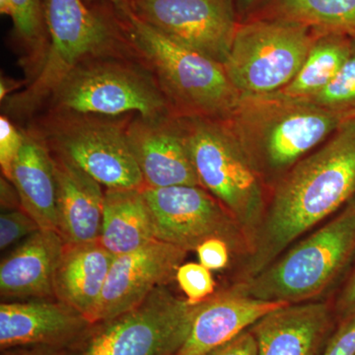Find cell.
I'll return each instance as SVG.
<instances>
[{
  "label": "cell",
  "mask_w": 355,
  "mask_h": 355,
  "mask_svg": "<svg viewBox=\"0 0 355 355\" xmlns=\"http://www.w3.org/2000/svg\"><path fill=\"white\" fill-rule=\"evenodd\" d=\"M242 277H253L355 196V116L273 186Z\"/></svg>",
  "instance_id": "6da1fadb"
},
{
  "label": "cell",
  "mask_w": 355,
  "mask_h": 355,
  "mask_svg": "<svg viewBox=\"0 0 355 355\" xmlns=\"http://www.w3.org/2000/svg\"><path fill=\"white\" fill-rule=\"evenodd\" d=\"M349 120L282 93L241 95L225 123L266 188L321 146Z\"/></svg>",
  "instance_id": "7a4b0ae2"
},
{
  "label": "cell",
  "mask_w": 355,
  "mask_h": 355,
  "mask_svg": "<svg viewBox=\"0 0 355 355\" xmlns=\"http://www.w3.org/2000/svg\"><path fill=\"white\" fill-rule=\"evenodd\" d=\"M112 11L130 51L150 70L177 116L228 120L241 94L223 64L165 36L128 7Z\"/></svg>",
  "instance_id": "3957f363"
},
{
  "label": "cell",
  "mask_w": 355,
  "mask_h": 355,
  "mask_svg": "<svg viewBox=\"0 0 355 355\" xmlns=\"http://www.w3.org/2000/svg\"><path fill=\"white\" fill-rule=\"evenodd\" d=\"M355 260V196L338 214L272 263L232 287L243 295L288 304L320 300Z\"/></svg>",
  "instance_id": "277c9868"
},
{
  "label": "cell",
  "mask_w": 355,
  "mask_h": 355,
  "mask_svg": "<svg viewBox=\"0 0 355 355\" xmlns=\"http://www.w3.org/2000/svg\"><path fill=\"white\" fill-rule=\"evenodd\" d=\"M44 8L49 44L41 65L28 86L4 101L6 113L17 118L43 106L79 64L130 49L112 10H94L84 0H44Z\"/></svg>",
  "instance_id": "5b68a950"
},
{
  "label": "cell",
  "mask_w": 355,
  "mask_h": 355,
  "mask_svg": "<svg viewBox=\"0 0 355 355\" xmlns=\"http://www.w3.org/2000/svg\"><path fill=\"white\" fill-rule=\"evenodd\" d=\"M179 118L200 186L239 224L251 252L268 205L265 183L225 121Z\"/></svg>",
  "instance_id": "8992f818"
},
{
  "label": "cell",
  "mask_w": 355,
  "mask_h": 355,
  "mask_svg": "<svg viewBox=\"0 0 355 355\" xmlns=\"http://www.w3.org/2000/svg\"><path fill=\"white\" fill-rule=\"evenodd\" d=\"M51 114L114 118L137 113L146 119L177 116L147 67L121 55L91 58L72 70L51 94Z\"/></svg>",
  "instance_id": "52a82bcc"
},
{
  "label": "cell",
  "mask_w": 355,
  "mask_h": 355,
  "mask_svg": "<svg viewBox=\"0 0 355 355\" xmlns=\"http://www.w3.org/2000/svg\"><path fill=\"white\" fill-rule=\"evenodd\" d=\"M198 307L158 287L137 307L89 324L58 355H176Z\"/></svg>",
  "instance_id": "ba28073f"
},
{
  "label": "cell",
  "mask_w": 355,
  "mask_h": 355,
  "mask_svg": "<svg viewBox=\"0 0 355 355\" xmlns=\"http://www.w3.org/2000/svg\"><path fill=\"white\" fill-rule=\"evenodd\" d=\"M314 32L299 23L277 18L240 22L224 69L241 95L272 94L298 73Z\"/></svg>",
  "instance_id": "9c48e42d"
},
{
  "label": "cell",
  "mask_w": 355,
  "mask_h": 355,
  "mask_svg": "<svg viewBox=\"0 0 355 355\" xmlns=\"http://www.w3.org/2000/svg\"><path fill=\"white\" fill-rule=\"evenodd\" d=\"M127 125L106 116L51 114L40 130L53 153L69 159L106 189L146 188Z\"/></svg>",
  "instance_id": "30bf717a"
},
{
  "label": "cell",
  "mask_w": 355,
  "mask_h": 355,
  "mask_svg": "<svg viewBox=\"0 0 355 355\" xmlns=\"http://www.w3.org/2000/svg\"><path fill=\"white\" fill-rule=\"evenodd\" d=\"M154 237L186 252L196 251L212 238L224 240L231 252L250 253V243L239 224L211 193L200 186L142 189Z\"/></svg>",
  "instance_id": "8fae6325"
},
{
  "label": "cell",
  "mask_w": 355,
  "mask_h": 355,
  "mask_svg": "<svg viewBox=\"0 0 355 355\" xmlns=\"http://www.w3.org/2000/svg\"><path fill=\"white\" fill-rule=\"evenodd\" d=\"M128 7L165 36L221 64L240 24L235 0H132Z\"/></svg>",
  "instance_id": "7c38bea8"
},
{
  "label": "cell",
  "mask_w": 355,
  "mask_h": 355,
  "mask_svg": "<svg viewBox=\"0 0 355 355\" xmlns=\"http://www.w3.org/2000/svg\"><path fill=\"white\" fill-rule=\"evenodd\" d=\"M188 252L154 239L114 258L91 323L111 319L141 304L156 288L176 279Z\"/></svg>",
  "instance_id": "4fadbf2b"
},
{
  "label": "cell",
  "mask_w": 355,
  "mask_h": 355,
  "mask_svg": "<svg viewBox=\"0 0 355 355\" xmlns=\"http://www.w3.org/2000/svg\"><path fill=\"white\" fill-rule=\"evenodd\" d=\"M125 130L146 188L200 186L179 116H139L127 123Z\"/></svg>",
  "instance_id": "5bb4252c"
},
{
  "label": "cell",
  "mask_w": 355,
  "mask_h": 355,
  "mask_svg": "<svg viewBox=\"0 0 355 355\" xmlns=\"http://www.w3.org/2000/svg\"><path fill=\"white\" fill-rule=\"evenodd\" d=\"M55 298L6 300L0 304V349L41 347L62 352L90 324Z\"/></svg>",
  "instance_id": "9a60e30c"
},
{
  "label": "cell",
  "mask_w": 355,
  "mask_h": 355,
  "mask_svg": "<svg viewBox=\"0 0 355 355\" xmlns=\"http://www.w3.org/2000/svg\"><path fill=\"white\" fill-rule=\"evenodd\" d=\"M338 326L333 302L288 304L250 328L258 355H321Z\"/></svg>",
  "instance_id": "2e32d148"
},
{
  "label": "cell",
  "mask_w": 355,
  "mask_h": 355,
  "mask_svg": "<svg viewBox=\"0 0 355 355\" xmlns=\"http://www.w3.org/2000/svg\"><path fill=\"white\" fill-rule=\"evenodd\" d=\"M286 305L243 295L231 286L216 292L198 304L190 334L176 355L209 354Z\"/></svg>",
  "instance_id": "e0dca14e"
},
{
  "label": "cell",
  "mask_w": 355,
  "mask_h": 355,
  "mask_svg": "<svg viewBox=\"0 0 355 355\" xmlns=\"http://www.w3.org/2000/svg\"><path fill=\"white\" fill-rule=\"evenodd\" d=\"M51 153L57 188L58 231L65 245L99 241L105 191L69 159Z\"/></svg>",
  "instance_id": "ac0fdd59"
},
{
  "label": "cell",
  "mask_w": 355,
  "mask_h": 355,
  "mask_svg": "<svg viewBox=\"0 0 355 355\" xmlns=\"http://www.w3.org/2000/svg\"><path fill=\"white\" fill-rule=\"evenodd\" d=\"M64 249L57 231L30 235L0 263V294L6 299L55 298L53 279Z\"/></svg>",
  "instance_id": "d6986e66"
},
{
  "label": "cell",
  "mask_w": 355,
  "mask_h": 355,
  "mask_svg": "<svg viewBox=\"0 0 355 355\" xmlns=\"http://www.w3.org/2000/svg\"><path fill=\"white\" fill-rule=\"evenodd\" d=\"M114 258L99 241L64 244L53 279L55 298L91 323Z\"/></svg>",
  "instance_id": "ffe728a7"
},
{
  "label": "cell",
  "mask_w": 355,
  "mask_h": 355,
  "mask_svg": "<svg viewBox=\"0 0 355 355\" xmlns=\"http://www.w3.org/2000/svg\"><path fill=\"white\" fill-rule=\"evenodd\" d=\"M11 184L21 209L43 230L58 231L57 188L48 144L37 130L24 132V144L13 166Z\"/></svg>",
  "instance_id": "44dd1931"
},
{
  "label": "cell",
  "mask_w": 355,
  "mask_h": 355,
  "mask_svg": "<svg viewBox=\"0 0 355 355\" xmlns=\"http://www.w3.org/2000/svg\"><path fill=\"white\" fill-rule=\"evenodd\" d=\"M154 239L150 211L142 190L107 189L99 238L102 246L116 257Z\"/></svg>",
  "instance_id": "7402d4cb"
},
{
  "label": "cell",
  "mask_w": 355,
  "mask_h": 355,
  "mask_svg": "<svg viewBox=\"0 0 355 355\" xmlns=\"http://www.w3.org/2000/svg\"><path fill=\"white\" fill-rule=\"evenodd\" d=\"M354 37L338 33H314V40L298 73L279 91L287 97L306 99L335 79L352 51Z\"/></svg>",
  "instance_id": "603a6c76"
},
{
  "label": "cell",
  "mask_w": 355,
  "mask_h": 355,
  "mask_svg": "<svg viewBox=\"0 0 355 355\" xmlns=\"http://www.w3.org/2000/svg\"><path fill=\"white\" fill-rule=\"evenodd\" d=\"M252 18L292 21L314 33L355 38V0H266Z\"/></svg>",
  "instance_id": "cb8c5ba5"
},
{
  "label": "cell",
  "mask_w": 355,
  "mask_h": 355,
  "mask_svg": "<svg viewBox=\"0 0 355 355\" xmlns=\"http://www.w3.org/2000/svg\"><path fill=\"white\" fill-rule=\"evenodd\" d=\"M0 12L10 17L18 40L41 65L49 44L46 8L43 0H0Z\"/></svg>",
  "instance_id": "d4e9b609"
},
{
  "label": "cell",
  "mask_w": 355,
  "mask_h": 355,
  "mask_svg": "<svg viewBox=\"0 0 355 355\" xmlns=\"http://www.w3.org/2000/svg\"><path fill=\"white\" fill-rule=\"evenodd\" d=\"M320 108L342 114L345 118L355 116V38L352 51L342 69L326 88L306 98Z\"/></svg>",
  "instance_id": "484cf974"
},
{
  "label": "cell",
  "mask_w": 355,
  "mask_h": 355,
  "mask_svg": "<svg viewBox=\"0 0 355 355\" xmlns=\"http://www.w3.org/2000/svg\"><path fill=\"white\" fill-rule=\"evenodd\" d=\"M175 280L190 304H200L216 293V282L211 270L200 263H182Z\"/></svg>",
  "instance_id": "4316f807"
},
{
  "label": "cell",
  "mask_w": 355,
  "mask_h": 355,
  "mask_svg": "<svg viewBox=\"0 0 355 355\" xmlns=\"http://www.w3.org/2000/svg\"><path fill=\"white\" fill-rule=\"evenodd\" d=\"M39 230H41L39 224L22 209L2 212L0 216V249L4 251Z\"/></svg>",
  "instance_id": "83f0119b"
},
{
  "label": "cell",
  "mask_w": 355,
  "mask_h": 355,
  "mask_svg": "<svg viewBox=\"0 0 355 355\" xmlns=\"http://www.w3.org/2000/svg\"><path fill=\"white\" fill-rule=\"evenodd\" d=\"M24 144V132L14 125L8 116H0V167L2 176L10 181L12 179L14 163L19 155Z\"/></svg>",
  "instance_id": "f1b7e54d"
},
{
  "label": "cell",
  "mask_w": 355,
  "mask_h": 355,
  "mask_svg": "<svg viewBox=\"0 0 355 355\" xmlns=\"http://www.w3.org/2000/svg\"><path fill=\"white\" fill-rule=\"evenodd\" d=\"M198 260L210 270H221L227 268L230 261V247L224 240L212 238L202 243L196 250Z\"/></svg>",
  "instance_id": "f546056e"
},
{
  "label": "cell",
  "mask_w": 355,
  "mask_h": 355,
  "mask_svg": "<svg viewBox=\"0 0 355 355\" xmlns=\"http://www.w3.org/2000/svg\"><path fill=\"white\" fill-rule=\"evenodd\" d=\"M321 355H355V315L336 326Z\"/></svg>",
  "instance_id": "4dcf8cb0"
},
{
  "label": "cell",
  "mask_w": 355,
  "mask_h": 355,
  "mask_svg": "<svg viewBox=\"0 0 355 355\" xmlns=\"http://www.w3.org/2000/svg\"><path fill=\"white\" fill-rule=\"evenodd\" d=\"M336 323L340 324L355 315V266L333 302Z\"/></svg>",
  "instance_id": "1f68e13d"
},
{
  "label": "cell",
  "mask_w": 355,
  "mask_h": 355,
  "mask_svg": "<svg viewBox=\"0 0 355 355\" xmlns=\"http://www.w3.org/2000/svg\"><path fill=\"white\" fill-rule=\"evenodd\" d=\"M207 355H258L256 338L249 329Z\"/></svg>",
  "instance_id": "d6a6232c"
},
{
  "label": "cell",
  "mask_w": 355,
  "mask_h": 355,
  "mask_svg": "<svg viewBox=\"0 0 355 355\" xmlns=\"http://www.w3.org/2000/svg\"><path fill=\"white\" fill-rule=\"evenodd\" d=\"M240 22H244L253 17L258 12L266 0H235Z\"/></svg>",
  "instance_id": "836d02e7"
},
{
  "label": "cell",
  "mask_w": 355,
  "mask_h": 355,
  "mask_svg": "<svg viewBox=\"0 0 355 355\" xmlns=\"http://www.w3.org/2000/svg\"><path fill=\"white\" fill-rule=\"evenodd\" d=\"M58 350L41 347H13L1 350V355H58Z\"/></svg>",
  "instance_id": "e575fe53"
},
{
  "label": "cell",
  "mask_w": 355,
  "mask_h": 355,
  "mask_svg": "<svg viewBox=\"0 0 355 355\" xmlns=\"http://www.w3.org/2000/svg\"><path fill=\"white\" fill-rule=\"evenodd\" d=\"M8 180L1 178V207L6 209H18L21 207H16V202L20 203L19 198H13L12 189L13 184H9ZM21 207V205H20Z\"/></svg>",
  "instance_id": "d590c367"
},
{
  "label": "cell",
  "mask_w": 355,
  "mask_h": 355,
  "mask_svg": "<svg viewBox=\"0 0 355 355\" xmlns=\"http://www.w3.org/2000/svg\"><path fill=\"white\" fill-rule=\"evenodd\" d=\"M24 83L21 81H16L14 79H9L7 77H2L1 83H0V100L1 102L6 101L7 98L10 97L11 93L23 87Z\"/></svg>",
  "instance_id": "8d00e7d4"
},
{
  "label": "cell",
  "mask_w": 355,
  "mask_h": 355,
  "mask_svg": "<svg viewBox=\"0 0 355 355\" xmlns=\"http://www.w3.org/2000/svg\"><path fill=\"white\" fill-rule=\"evenodd\" d=\"M84 1L87 4L93 3V2L96 1H105L108 2V3L111 4V6L114 7V8H123V7H128L130 6L132 0H84Z\"/></svg>",
  "instance_id": "74e56055"
}]
</instances>
